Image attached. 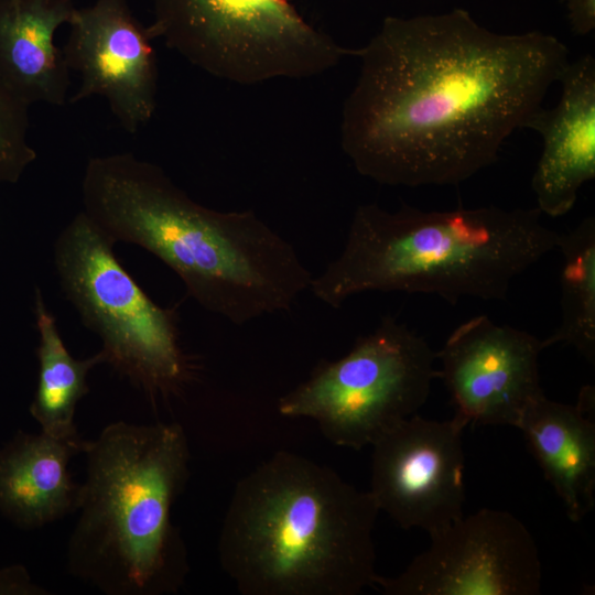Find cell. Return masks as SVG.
<instances>
[{
	"instance_id": "1",
	"label": "cell",
	"mask_w": 595,
	"mask_h": 595,
	"mask_svg": "<svg viewBox=\"0 0 595 595\" xmlns=\"http://www.w3.org/2000/svg\"><path fill=\"white\" fill-rule=\"evenodd\" d=\"M356 56L342 149L360 175L407 187L458 185L493 165L569 62L553 35L495 33L459 9L389 17Z\"/></svg>"
},
{
	"instance_id": "2",
	"label": "cell",
	"mask_w": 595,
	"mask_h": 595,
	"mask_svg": "<svg viewBox=\"0 0 595 595\" xmlns=\"http://www.w3.org/2000/svg\"><path fill=\"white\" fill-rule=\"evenodd\" d=\"M82 199L109 239L155 256L202 307L234 325L286 312L310 289L313 277L294 247L253 210L203 206L132 153L89 159Z\"/></svg>"
},
{
	"instance_id": "3",
	"label": "cell",
	"mask_w": 595,
	"mask_h": 595,
	"mask_svg": "<svg viewBox=\"0 0 595 595\" xmlns=\"http://www.w3.org/2000/svg\"><path fill=\"white\" fill-rule=\"evenodd\" d=\"M379 512L369 490L278 451L236 484L219 563L242 595H357L378 576Z\"/></svg>"
},
{
	"instance_id": "4",
	"label": "cell",
	"mask_w": 595,
	"mask_h": 595,
	"mask_svg": "<svg viewBox=\"0 0 595 595\" xmlns=\"http://www.w3.org/2000/svg\"><path fill=\"white\" fill-rule=\"evenodd\" d=\"M537 208L423 210L376 203L356 208L344 248L313 278L312 294L340 307L365 292L505 300L511 282L558 248L560 234Z\"/></svg>"
},
{
	"instance_id": "5",
	"label": "cell",
	"mask_w": 595,
	"mask_h": 595,
	"mask_svg": "<svg viewBox=\"0 0 595 595\" xmlns=\"http://www.w3.org/2000/svg\"><path fill=\"white\" fill-rule=\"evenodd\" d=\"M69 574L107 595L176 593L188 573L172 508L190 477V447L176 422L107 425L86 451Z\"/></svg>"
},
{
	"instance_id": "6",
	"label": "cell",
	"mask_w": 595,
	"mask_h": 595,
	"mask_svg": "<svg viewBox=\"0 0 595 595\" xmlns=\"http://www.w3.org/2000/svg\"><path fill=\"white\" fill-rule=\"evenodd\" d=\"M113 245L78 213L54 245L62 290L100 337L105 363L152 398L175 394L191 374L175 309L148 296L115 256Z\"/></svg>"
},
{
	"instance_id": "7",
	"label": "cell",
	"mask_w": 595,
	"mask_h": 595,
	"mask_svg": "<svg viewBox=\"0 0 595 595\" xmlns=\"http://www.w3.org/2000/svg\"><path fill=\"white\" fill-rule=\"evenodd\" d=\"M151 1V40L162 39L191 64L236 84L310 78L356 56L289 0Z\"/></svg>"
},
{
	"instance_id": "8",
	"label": "cell",
	"mask_w": 595,
	"mask_h": 595,
	"mask_svg": "<svg viewBox=\"0 0 595 595\" xmlns=\"http://www.w3.org/2000/svg\"><path fill=\"white\" fill-rule=\"evenodd\" d=\"M436 351L391 315L336 360H323L278 400L286 418L313 420L334 445L361 450L416 414L439 377Z\"/></svg>"
},
{
	"instance_id": "9",
	"label": "cell",
	"mask_w": 595,
	"mask_h": 595,
	"mask_svg": "<svg viewBox=\"0 0 595 595\" xmlns=\"http://www.w3.org/2000/svg\"><path fill=\"white\" fill-rule=\"evenodd\" d=\"M430 547L397 576L378 575L386 595H538V545L512 513L483 508L430 534Z\"/></svg>"
},
{
	"instance_id": "10",
	"label": "cell",
	"mask_w": 595,
	"mask_h": 595,
	"mask_svg": "<svg viewBox=\"0 0 595 595\" xmlns=\"http://www.w3.org/2000/svg\"><path fill=\"white\" fill-rule=\"evenodd\" d=\"M455 415L437 421L414 414L371 446L370 494L398 526L430 534L463 516V431Z\"/></svg>"
},
{
	"instance_id": "11",
	"label": "cell",
	"mask_w": 595,
	"mask_h": 595,
	"mask_svg": "<svg viewBox=\"0 0 595 595\" xmlns=\"http://www.w3.org/2000/svg\"><path fill=\"white\" fill-rule=\"evenodd\" d=\"M543 349L534 335L487 315L457 326L436 351L454 415L467 425L517 428L529 404L544 394L539 375Z\"/></svg>"
},
{
	"instance_id": "12",
	"label": "cell",
	"mask_w": 595,
	"mask_h": 595,
	"mask_svg": "<svg viewBox=\"0 0 595 595\" xmlns=\"http://www.w3.org/2000/svg\"><path fill=\"white\" fill-rule=\"evenodd\" d=\"M63 50L67 66L79 74V87L68 98L76 104L105 98L121 127L136 133L156 109L158 60L147 28L133 17L127 0H96L75 10Z\"/></svg>"
},
{
	"instance_id": "13",
	"label": "cell",
	"mask_w": 595,
	"mask_h": 595,
	"mask_svg": "<svg viewBox=\"0 0 595 595\" xmlns=\"http://www.w3.org/2000/svg\"><path fill=\"white\" fill-rule=\"evenodd\" d=\"M558 82V105L542 108L528 126L543 141L531 187L537 208L550 217L567 214L595 177V57L587 53L569 61Z\"/></svg>"
},
{
	"instance_id": "14",
	"label": "cell",
	"mask_w": 595,
	"mask_h": 595,
	"mask_svg": "<svg viewBox=\"0 0 595 595\" xmlns=\"http://www.w3.org/2000/svg\"><path fill=\"white\" fill-rule=\"evenodd\" d=\"M517 429L569 518L581 521L595 505L594 387L584 386L575 404L540 396L526 409Z\"/></svg>"
},
{
	"instance_id": "15",
	"label": "cell",
	"mask_w": 595,
	"mask_h": 595,
	"mask_svg": "<svg viewBox=\"0 0 595 595\" xmlns=\"http://www.w3.org/2000/svg\"><path fill=\"white\" fill-rule=\"evenodd\" d=\"M87 444L80 436L19 431L0 448V512L23 530L76 512L80 484L73 482L68 463Z\"/></svg>"
},
{
	"instance_id": "16",
	"label": "cell",
	"mask_w": 595,
	"mask_h": 595,
	"mask_svg": "<svg viewBox=\"0 0 595 595\" xmlns=\"http://www.w3.org/2000/svg\"><path fill=\"white\" fill-rule=\"evenodd\" d=\"M75 10L72 0H0V78L29 106L68 102L71 69L54 35Z\"/></svg>"
},
{
	"instance_id": "17",
	"label": "cell",
	"mask_w": 595,
	"mask_h": 595,
	"mask_svg": "<svg viewBox=\"0 0 595 595\" xmlns=\"http://www.w3.org/2000/svg\"><path fill=\"white\" fill-rule=\"evenodd\" d=\"M34 313L39 332V375L30 413L42 432L56 437H77L74 421L77 403L89 391L88 372L104 364L105 356L101 350L85 359L69 354L40 289L35 290Z\"/></svg>"
},
{
	"instance_id": "18",
	"label": "cell",
	"mask_w": 595,
	"mask_h": 595,
	"mask_svg": "<svg viewBox=\"0 0 595 595\" xmlns=\"http://www.w3.org/2000/svg\"><path fill=\"white\" fill-rule=\"evenodd\" d=\"M562 255L561 321L542 340L544 348L564 343L588 363L595 361V218H584L572 230L560 234Z\"/></svg>"
},
{
	"instance_id": "19",
	"label": "cell",
	"mask_w": 595,
	"mask_h": 595,
	"mask_svg": "<svg viewBox=\"0 0 595 595\" xmlns=\"http://www.w3.org/2000/svg\"><path fill=\"white\" fill-rule=\"evenodd\" d=\"M29 107L0 78V183L19 182L37 158L29 142Z\"/></svg>"
},
{
	"instance_id": "20",
	"label": "cell",
	"mask_w": 595,
	"mask_h": 595,
	"mask_svg": "<svg viewBox=\"0 0 595 595\" xmlns=\"http://www.w3.org/2000/svg\"><path fill=\"white\" fill-rule=\"evenodd\" d=\"M47 589L35 584L23 565L0 569V595H47Z\"/></svg>"
},
{
	"instance_id": "21",
	"label": "cell",
	"mask_w": 595,
	"mask_h": 595,
	"mask_svg": "<svg viewBox=\"0 0 595 595\" xmlns=\"http://www.w3.org/2000/svg\"><path fill=\"white\" fill-rule=\"evenodd\" d=\"M572 31L578 35L593 32L595 26V0H565Z\"/></svg>"
}]
</instances>
